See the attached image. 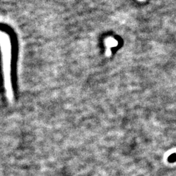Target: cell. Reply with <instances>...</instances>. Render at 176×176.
Here are the masks:
<instances>
[]
</instances>
